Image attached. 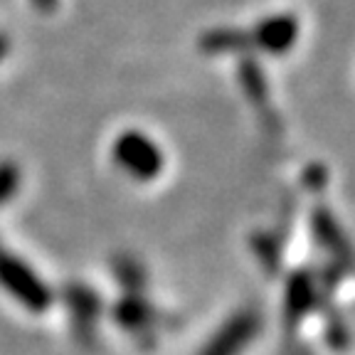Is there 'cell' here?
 I'll return each mask as SVG.
<instances>
[{"label": "cell", "mask_w": 355, "mask_h": 355, "mask_svg": "<svg viewBox=\"0 0 355 355\" xmlns=\"http://www.w3.org/2000/svg\"><path fill=\"white\" fill-rule=\"evenodd\" d=\"M252 47H259L272 55H282L299 37V20L294 15H272L250 30Z\"/></svg>", "instance_id": "cell-1"}, {"label": "cell", "mask_w": 355, "mask_h": 355, "mask_svg": "<svg viewBox=\"0 0 355 355\" xmlns=\"http://www.w3.org/2000/svg\"><path fill=\"white\" fill-rule=\"evenodd\" d=\"M116 158L123 163V168H128V171L141 178L153 175V173L161 168V153H158L141 133H126V136L119 141Z\"/></svg>", "instance_id": "cell-2"}, {"label": "cell", "mask_w": 355, "mask_h": 355, "mask_svg": "<svg viewBox=\"0 0 355 355\" xmlns=\"http://www.w3.org/2000/svg\"><path fill=\"white\" fill-rule=\"evenodd\" d=\"M0 282L6 284L12 294H17V299L28 301L33 309H44L47 306V291L35 282L33 274L25 266L12 261L3 252H0Z\"/></svg>", "instance_id": "cell-3"}, {"label": "cell", "mask_w": 355, "mask_h": 355, "mask_svg": "<svg viewBox=\"0 0 355 355\" xmlns=\"http://www.w3.org/2000/svg\"><path fill=\"white\" fill-rule=\"evenodd\" d=\"M242 77H244V87H247V92L252 94V99L254 101H261L264 99V77H261V69L254 64V62H244L242 64Z\"/></svg>", "instance_id": "cell-4"}, {"label": "cell", "mask_w": 355, "mask_h": 355, "mask_svg": "<svg viewBox=\"0 0 355 355\" xmlns=\"http://www.w3.org/2000/svg\"><path fill=\"white\" fill-rule=\"evenodd\" d=\"M33 6L42 12H52L57 8V0H33Z\"/></svg>", "instance_id": "cell-5"}]
</instances>
